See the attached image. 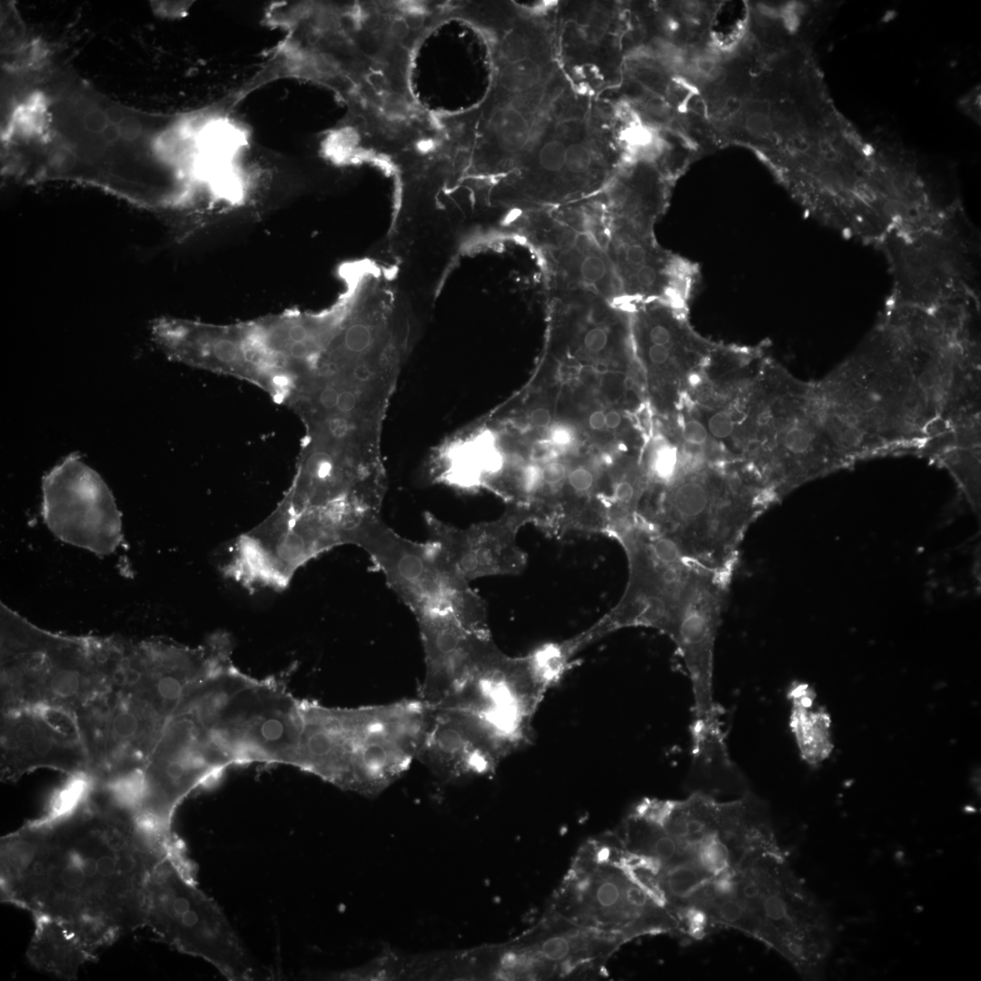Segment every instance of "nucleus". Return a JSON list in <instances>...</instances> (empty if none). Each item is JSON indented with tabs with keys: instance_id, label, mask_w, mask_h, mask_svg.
Returning a JSON list of instances; mask_svg holds the SVG:
<instances>
[{
	"instance_id": "17",
	"label": "nucleus",
	"mask_w": 981,
	"mask_h": 981,
	"mask_svg": "<svg viewBox=\"0 0 981 981\" xmlns=\"http://www.w3.org/2000/svg\"><path fill=\"white\" fill-rule=\"evenodd\" d=\"M0 776L15 782L38 768L86 778L89 758L74 715L47 706L1 711Z\"/></svg>"
},
{
	"instance_id": "23",
	"label": "nucleus",
	"mask_w": 981,
	"mask_h": 981,
	"mask_svg": "<svg viewBox=\"0 0 981 981\" xmlns=\"http://www.w3.org/2000/svg\"><path fill=\"white\" fill-rule=\"evenodd\" d=\"M416 619L425 660L419 699L428 707H441L458 694L491 635L469 629L451 612H429Z\"/></svg>"
},
{
	"instance_id": "6",
	"label": "nucleus",
	"mask_w": 981,
	"mask_h": 981,
	"mask_svg": "<svg viewBox=\"0 0 981 981\" xmlns=\"http://www.w3.org/2000/svg\"><path fill=\"white\" fill-rule=\"evenodd\" d=\"M546 913L623 944L646 935H679L678 921L640 881L615 834L580 847Z\"/></svg>"
},
{
	"instance_id": "34",
	"label": "nucleus",
	"mask_w": 981,
	"mask_h": 981,
	"mask_svg": "<svg viewBox=\"0 0 981 981\" xmlns=\"http://www.w3.org/2000/svg\"><path fill=\"white\" fill-rule=\"evenodd\" d=\"M550 439L552 442L560 446H566L572 441V432L570 429L564 426H558L551 430Z\"/></svg>"
},
{
	"instance_id": "28",
	"label": "nucleus",
	"mask_w": 981,
	"mask_h": 981,
	"mask_svg": "<svg viewBox=\"0 0 981 981\" xmlns=\"http://www.w3.org/2000/svg\"><path fill=\"white\" fill-rule=\"evenodd\" d=\"M788 697L791 701L789 726L800 756L808 765L817 766L833 750L831 718L816 705V692L807 683H794Z\"/></svg>"
},
{
	"instance_id": "31",
	"label": "nucleus",
	"mask_w": 981,
	"mask_h": 981,
	"mask_svg": "<svg viewBox=\"0 0 981 981\" xmlns=\"http://www.w3.org/2000/svg\"><path fill=\"white\" fill-rule=\"evenodd\" d=\"M384 112L392 117H403L408 113L409 104L406 98L401 94L391 93L383 101Z\"/></svg>"
},
{
	"instance_id": "15",
	"label": "nucleus",
	"mask_w": 981,
	"mask_h": 981,
	"mask_svg": "<svg viewBox=\"0 0 981 981\" xmlns=\"http://www.w3.org/2000/svg\"><path fill=\"white\" fill-rule=\"evenodd\" d=\"M41 510L49 530L67 544L106 556L122 543L114 498L77 454L68 455L43 477Z\"/></svg>"
},
{
	"instance_id": "20",
	"label": "nucleus",
	"mask_w": 981,
	"mask_h": 981,
	"mask_svg": "<svg viewBox=\"0 0 981 981\" xmlns=\"http://www.w3.org/2000/svg\"><path fill=\"white\" fill-rule=\"evenodd\" d=\"M534 514L521 509L507 510L500 518L455 527L425 512L429 540L432 541L449 570L460 580L490 576L518 575L527 566V554L517 541L518 533Z\"/></svg>"
},
{
	"instance_id": "42",
	"label": "nucleus",
	"mask_w": 981,
	"mask_h": 981,
	"mask_svg": "<svg viewBox=\"0 0 981 981\" xmlns=\"http://www.w3.org/2000/svg\"><path fill=\"white\" fill-rule=\"evenodd\" d=\"M104 137L106 141L113 142L120 136L119 130L115 124H110L103 132Z\"/></svg>"
},
{
	"instance_id": "22",
	"label": "nucleus",
	"mask_w": 981,
	"mask_h": 981,
	"mask_svg": "<svg viewBox=\"0 0 981 981\" xmlns=\"http://www.w3.org/2000/svg\"><path fill=\"white\" fill-rule=\"evenodd\" d=\"M576 94L560 70L535 90L500 94L485 123L487 142L479 168L509 173Z\"/></svg>"
},
{
	"instance_id": "29",
	"label": "nucleus",
	"mask_w": 981,
	"mask_h": 981,
	"mask_svg": "<svg viewBox=\"0 0 981 981\" xmlns=\"http://www.w3.org/2000/svg\"><path fill=\"white\" fill-rule=\"evenodd\" d=\"M565 482L578 496L590 494L596 486V474L589 468L578 466L568 471Z\"/></svg>"
},
{
	"instance_id": "41",
	"label": "nucleus",
	"mask_w": 981,
	"mask_h": 981,
	"mask_svg": "<svg viewBox=\"0 0 981 981\" xmlns=\"http://www.w3.org/2000/svg\"><path fill=\"white\" fill-rule=\"evenodd\" d=\"M934 374L929 371H924L918 378V384L923 390H930L935 385Z\"/></svg>"
},
{
	"instance_id": "39",
	"label": "nucleus",
	"mask_w": 981,
	"mask_h": 981,
	"mask_svg": "<svg viewBox=\"0 0 981 981\" xmlns=\"http://www.w3.org/2000/svg\"><path fill=\"white\" fill-rule=\"evenodd\" d=\"M590 427L593 430H601L605 427V413L596 411L589 418Z\"/></svg>"
},
{
	"instance_id": "36",
	"label": "nucleus",
	"mask_w": 981,
	"mask_h": 981,
	"mask_svg": "<svg viewBox=\"0 0 981 981\" xmlns=\"http://www.w3.org/2000/svg\"><path fill=\"white\" fill-rule=\"evenodd\" d=\"M409 27L403 18H395L391 25V33L398 40L404 39L409 35Z\"/></svg>"
},
{
	"instance_id": "43",
	"label": "nucleus",
	"mask_w": 981,
	"mask_h": 981,
	"mask_svg": "<svg viewBox=\"0 0 981 981\" xmlns=\"http://www.w3.org/2000/svg\"><path fill=\"white\" fill-rule=\"evenodd\" d=\"M868 419L874 423H879L885 419V412L880 408L874 407L868 411Z\"/></svg>"
},
{
	"instance_id": "4",
	"label": "nucleus",
	"mask_w": 981,
	"mask_h": 981,
	"mask_svg": "<svg viewBox=\"0 0 981 981\" xmlns=\"http://www.w3.org/2000/svg\"><path fill=\"white\" fill-rule=\"evenodd\" d=\"M626 159L610 104L577 94L508 173L505 201L520 211L591 197Z\"/></svg>"
},
{
	"instance_id": "27",
	"label": "nucleus",
	"mask_w": 981,
	"mask_h": 981,
	"mask_svg": "<svg viewBox=\"0 0 981 981\" xmlns=\"http://www.w3.org/2000/svg\"><path fill=\"white\" fill-rule=\"evenodd\" d=\"M35 931L26 957L36 969L64 980L77 978L81 967L96 958L107 944L96 935L72 924L34 917Z\"/></svg>"
},
{
	"instance_id": "25",
	"label": "nucleus",
	"mask_w": 981,
	"mask_h": 981,
	"mask_svg": "<svg viewBox=\"0 0 981 981\" xmlns=\"http://www.w3.org/2000/svg\"><path fill=\"white\" fill-rule=\"evenodd\" d=\"M675 182L653 161L626 158L595 197L609 219L654 231L669 205Z\"/></svg>"
},
{
	"instance_id": "30",
	"label": "nucleus",
	"mask_w": 981,
	"mask_h": 981,
	"mask_svg": "<svg viewBox=\"0 0 981 981\" xmlns=\"http://www.w3.org/2000/svg\"><path fill=\"white\" fill-rule=\"evenodd\" d=\"M568 469L563 462L553 461H549L540 467V487L539 491L542 488H549L550 490L556 489L565 483ZM538 491V492H539Z\"/></svg>"
},
{
	"instance_id": "9",
	"label": "nucleus",
	"mask_w": 981,
	"mask_h": 981,
	"mask_svg": "<svg viewBox=\"0 0 981 981\" xmlns=\"http://www.w3.org/2000/svg\"><path fill=\"white\" fill-rule=\"evenodd\" d=\"M144 926L182 953L198 956L229 980L252 978L238 936L213 899L193 880L178 848L155 867L148 884Z\"/></svg>"
},
{
	"instance_id": "24",
	"label": "nucleus",
	"mask_w": 981,
	"mask_h": 981,
	"mask_svg": "<svg viewBox=\"0 0 981 981\" xmlns=\"http://www.w3.org/2000/svg\"><path fill=\"white\" fill-rule=\"evenodd\" d=\"M355 708H328L305 700L296 767L341 788H352Z\"/></svg>"
},
{
	"instance_id": "40",
	"label": "nucleus",
	"mask_w": 981,
	"mask_h": 981,
	"mask_svg": "<svg viewBox=\"0 0 981 981\" xmlns=\"http://www.w3.org/2000/svg\"><path fill=\"white\" fill-rule=\"evenodd\" d=\"M621 421L622 418L619 411L612 410L605 413V427L616 429L621 424Z\"/></svg>"
},
{
	"instance_id": "12",
	"label": "nucleus",
	"mask_w": 981,
	"mask_h": 981,
	"mask_svg": "<svg viewBox=\"0 0 981 981\" xmlns=\"http://www.w3.org/2000/svg\"><path fill=\"white\" fill-rule=\"evenodd\" d=\"M623 944L611 936L545 914L509 942L460 953L464 979H582L602 975Z\"/></svg>"
},
{
	"instance_id": "32",
	"label": "nucleus",
	"mask_w": 981,
	"mask_h": 981,
	"mask_svg": "<svg viewBox=\"0 0 981 981\" xmlns=\"http://www.w3.org/2000/svg\"><path fill=\"white\" fill-rule=\"evenodd\" d=\"M84 124L92 133L103 134L105 128L110 124V122L105 112L101 110H91L85 114Z\"/></svg>"
},
{
	"instance_id": "21",
	"label": "nucleus",
	"mask_w": 981,
	"mask_h": 981,
	"mask_svg": "<svg viewBox=\"0 0 981 981\" xmlns=\"http://www.w3.org/2000/svg\"><path fill=\"white\" fill-rule=\"evenodd\" d=\"M687 312L665 301L638 303L629 311L633 348L652 371L669 375L679 410L716 344L692 328Z\"/></svg>"
},
{
	"instance_id": "5",
	"label": "nucleus",
	"mask_w": 981,
	"mask_h": 981,
	"mask_svg": "<svg viewBox=\"0 0 981 981\" xmlns=\"http://www.w3.org/2000/svg\"><path fill=\"white\" fill-rule=\"evenodd\" d=\"M721 879L740 906L737 930L775 950L802 976L821 975L834 947V926L781 849L748 857Z\"/></svg>"
},
{
	"instance_id": "16",
	"label": "nucleus",
	"mask_w": 981,
	"mask_h": 981,
	"mask_svg": "<svg viewBox=\"0 0 981 981\" xmlns=\"http://www.w3.org/2000/svg\"><path fill=\"white\" fill-rule=\"evenodd\" d=\"M429 708L420 699L356 708L351 791L376 797L417 758Z\"/></svg>"
},
{
	"instance_id": "8",
	"label": "nucleus",
	"mask_w": 981,
	"mask_h": 981,
	"mask_svg": "<svg viewBox=\"0 0 981 981\" xmlns=\"http://www.w3.org/2000/svg\"><path fill=\"white\" fill-rule=\"evenodd\" d=\"M615 540L627 556L628 582L620 600L608 613L572 637L580 651L609 633L629 627L655 629L671 639L714 574L683 558L669 540L640 518Z\"/></svg>"
},
{
	"instance_id": "13",
	"label": "nucleus",
	"mask_w": 981,
	"mask_h": 981,
	"mask_svg": "<svg viewBox=\"0 0 981 981\" xmlns=\"http://www.w3.org/2000/svg\"><path fill=\"white\" fill-rule=\"evenodd\" d=\"M166 724L137 779L136 814L172 829L178 806L195 788L230 767L192 694Z\"/></svg>"
},
{
	"instance_id": "3",
	"label": "nucleus",
	"mask_w": 981,
	"mask_h": 981,
	"mask_svg": "<svg viewBox=\"0 0 981 981\" xmlns=\"http://www.w3.org/2000/svg\"><path fill=\"white\" fill-rule=\"evenodd\" d=\"M639 517L689 561L731 579L750 526L775 501L751 473L725 461L682 468Z\"/></svg>"
},
{
	"instance_id": "11",
	"label": "nucleus",
	"mask_w": 981,
	"mask_h": 981,
	"mask_svg": "<svg viewBox=\"0 0 981 981\" xmlns=\"http://www.w3.org/2000/svg\"><path fill=\"white\" fill-rule=\"evenodd\" d=\"M519 230L540 259L550 292H589L627 308L607 252L606 215L595 195L520 211Z\"/></svg>"
},
{
	"instance_id": "44",
	"label": "nucleus",
	"mask_w": 981,
	"mask_h": 981,
	"mask_svg": "<svg viewBox=\"0 0 981 981\" xmlns=\"http://www.w3.org/2000/svg\"><path fill=\"white\" fill-rule=\"evenodd\" d=\"M917 403H918V401L917 400V398H914V397L907 398L905 401L906 407L908 408V409H911V410L915 409L917 406Z\"/></svg>"
},
{
	"instance_id": "14",
	"label": "nucleus",
	"mask_w": 981,
	"mask_h": 981,
	"mask_svg": "<svg viewBox=\"0 0 981 981\" xmlns=\"http://www.w3.org/2000/svg\"><path fill=\"white\" fill-rule=\"evenodd\" d=\"M627 30V2L556 1L555 56L576 93L598 98L620 85Z\"/></svg>"
},
{
	"instance_id": "18",
	"label": "nucleus",
	"mask_w": 981,
	"mask_h": 981,
	"mask_svg": "<svg viewBox=\"0 0 981 981\" xmlns=\"http://www.w3.org/2000/svg\"><path fill=\"white\" fill-rule=\"evenodd\" d=\"M606 234L607 252L629 310L650 301L688 308L699 281L697 264L661 247L654 231L607 215Z\"/></svg>"
},
{
	"instance_id": "38",
	"label": "nucleus",
	"mask_w": 981,
	"mask_h": 981,
	"mask_svg": "<svg viewBox=\"0 0 981 981\" xmlns=\"http://www.w3.org/2000/svg\"><path fill=\"white\" fill-rule=\"evenodd\" d=\"M860 435H861V432L857 427L848 428L841 435L840 440H841L842 442L846 443L847 446H853V445H856L857 442H859L860 437H861Z\"/></svg>"
},
{
	"instance_id": "37",
	"label": "nucleus",
	"mask_w": 981,
	"mask_h": 981,
	"mask_svg": "<svg viewBox=\"0 0 981 981\" xmlns=\"http://www.w3.org/2000/svg\"><path fill=\"white\" fill-rule=\"evenodd\" d=\"M403 19L410 30H418L423 25L424 23L423 15L417 11H411L407 13Z\"/></svg>"
},
{
	"instance_id": "19",
	"label": "nucleus",
	"mask_w": 981,
	"mask_h": 981,
	"mask_svg": "<svg viewBox=\"0 0 981 981\" xmlns=\"http://www.w3.org/2000/svg\"><path fill=\"white\" fill-rule=\"evenodd\" d=\"M429 708L417 760L442 781L493 772L520 746L481 716L460 708Z\"/></svg>"
},
{
	"instance_id": "33",
	"label": "nucleus",
	"mask_w": 981,
	"mask_h": 981,
	"mask_svg": "<svg viewBox=\"0 0 981 981\" xmlns=\"http://www.w3.org/2000/svg\"><path fill=\"white\" fill-rule=\"evenodd\" d=\"M116 126L120 135L126 140H134L142 131L140 122L132 116L124 117Z\"/></svg>"
},
{
	"instance_id": "2",
	"label": "nucleus",
	"mask_w": 981,
	"mask_h": 981,
	"mask_svg": "<svg viewBox=\"0 0 981 981\" xmlns=\"http://www.w3.org/2000/svg\"><path fill=\"white\" fill-rule=\"evenodd\" d=\"M205 669L198 648L156 639L114 645L98 689L74 715L88 778L106 787L136 778Z\"/></svg>"
},
{
	"instance_id": "26",
	"label": "nucleus",
	"mask_w": 981,
	"mask_h": 981,
	"mask_svg": "<svg viewBox=\"0 0 981 981\" xmlns=\"http://www.w3.org/2000/svg\"><path fill=\"white\" fill-rule=\"evenodd\" d=\"M720 712L710 717L693 718L691 762L687 776L689 791L712 797L749 791L748 783L730 758L719 719Z\"/></svg>"
},
{
	"instance_id": "7",
	"label": "nucleus",
	"mask_w": 981,
	"mask_h": 981,
	"mask_svg": "<svg viewBox=\"0 0 981 981\" xmlns=\"http://www.w3.org/2000/svg\"><path fill=\"white\" fill-rule=\"evenodd\" d=\"M877 247L892 279L887 301L931 309L979 297L980 235L958 200L894 228Z\"/></svg>"
},
{
	"instance_id": "10",
	"label": "nucleus",
	"mask_w": 981,
	"mask_h": 981,
	"mask_svg": "<svg viewBox=\"0 0 981 981\" xmlns=\"http://www.w3.org/2000/svg\"><path fill=\"white\" fill-rule=\"evenodd\" d=\"M351 544L369 555L387 585L415 618L429 612H451L469 629L490 633L485 601L470 584L451 574L432 541L402 537L379 513L365 512L352 530Z\"/></svg>"
},
{
	"instance_id": "1",
	"label": "nucleus",
	"mask_w": 981,
	"mask_h": 981,
	"mask_svg": "<svg viewBox=\"0 0 981 981\" xmlns=\"http://www.w3.org/2000/svg\"><path fill=\"white\" fill-rule=\"evenodd\" d=\"M178 848L72 779L46 815L1 838V900L109 946L144 926L150 877Z\"/></svg>"
},
{
	"instance_id": "35",
	"label": "nucleus",
	"mask_w": 981,
	"mask_h": 981,
	"mask_svg": "<svg viewBox=\"0 0 981 981\" xmlns=\"http://www.w3.org/2000/svg\"><path fill=\"white\" fill-rule=\"evenodd\" d=\"M531 422L539 428H546L551 422V414L548 409L537 408L530 413Z\"/></svg>"
}]
</instances>
